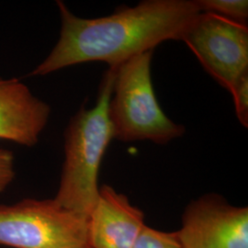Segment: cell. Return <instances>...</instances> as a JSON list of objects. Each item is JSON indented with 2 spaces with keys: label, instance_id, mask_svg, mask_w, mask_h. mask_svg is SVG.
<instances>
[{
  "label": "cell",
  "instance_id": "1",
  "mask_svg": "<svg viewBox=\"0 0 248 248\" xmlns=\"http://www.w3.org/2000/svg\"><path fill=\"white\" fill-rule=\"evenodd\" d=\"M56 3L61 18L59 39L31 77L85 62L119 66L164 42L180 41L201 12L196 0H145L133 8H119L107 17L85 18L73 14L62 1Z\"/></svg>",
  "mask_w": 248,
  "mask_h": 248
},
{
  "label": "cell",
  "instance_id": "2",
  "mask_svg": "<svg viewBox=\"0 0 248 248\" xmlns=\"http://www.w3.org/2000/svg\"><path fill=\"white\" fill-rule=\"evenodd\" d=\"M116 67H109L104 74L95 106L81 108L64 132V161L53 200L62 208L88 219L98 202L100 164L113 139L108 104Z\"/></svg>",
  "mask_w": 248,
  "mask_h": 248
},
{
  "label": "cell",
  "instance_id": "3",
  "mask_svg": "<svg viewBox=\"0 0 248 248\" xmlns=\"http://www.w3.org/2000/svg\"><path fill=\"white\" fill-rule=\"evenodd\" d=\"M153 54L154 50L140 53L116 67L108 118L118 141L167 144L186 133L158 103L151 76Z\"/></svg>",
  "mask_w": 248,
  "mask_h": 248
},
{
  "label": "cell",
  "instance_id": "4",
  "mask_svg": "<svg viewBox=\"0 0 248 248\" xmlns=\"http://www.w3.org/2000/svg\"><path fill=\"white\" fill-rule=\"evenodd\" d=\"M0 246L12 248H89V219L53 199L0 205Z\"/></svg>",
  "mask_w": 248,
  "mask_h": 248
},
{
  "label": "cell",
  "instance_id": "5",
  "mask_svg": "<svg viewBox=\"0 0 248 248\" xmlns=\"http://www.w3.org/2000/svg\"><path fill=\"white\" fill-rule=\"evenodd\" d=\"M186 44L213 79L230 92L248 73V27L200 12L183 31Z\"/></svg>",
  "mask_w": 248,
  "mask_h": 248
},
{
  "label": "cell",
  "instance_id": "6",
  "mask_svg": "<svg viewBox=\"0 0 248 248\" xmlns=\"http://www.w3.org/2000/svg\"><path fill=\"white\" fill-rule=\"evenodd\" d=\"M183 248H248V210L222 196L207 194L191 202L176 232Z\"/></svg>",
  "mask_w": 248,
  "mask_h": 248
},
{
  "label": "cell",
  "instance_id": "7",
  "mask_svg": "<svg viewBox=\"0 0 248 248\" xmlns=\"http://www.w3.org/2000/svg\"><path fill=\"white\" fill-rule=\"evenodd\" d=\"M143 213L108 185L99 188L89 218L90 248H133L143 227Z\"/></svg>",
  "mask_w": 248,
  "mask_h": 248
},
{
  "label": "cell",
  "instance_id": "8",
  "mask_svg": "<svg viewBox=\"0 0 248 248\" xmlns=\"http://www.w3.org/2000/svg\"><path fill=\"white\" fill-rule=\"evenodd\" d=\"M51 107L17 78H0V140L34 146L49 122Z\"/></svg>",
  "mask_w": 248,
  "mask_h": 248
},
{
  "label": "cell",
  "instance_id": "9",
  "mask_svg": "<svg viewBox=\"0 0 248 248\" xmlns=\"http://www.w3.org/2000/svg\"><path fill=\"white\" fill-rule=\"evenodd\" d=\"M196 3L201 12L213 14L248 26L247 0H196Z\"/></svg>",
  "mask_w": 248,
  "mask_h": 248
},
{
  "label": "cell",
  "instance_id": "10",
  "mask_svg": "<svg viewBox=\"0 0 248 248\" xmlns=\"http://www.w3.org/2000/svg\"><path fill=\"white\" fill-rule=\"evenodd\" d=\"M133 248H183L177 232H166L144 226Z\"/></svg>",
  "mask_w": 248,
  "mask_h": 248
},
{
  "label": "cell",
  "instance_id": "11",
  "mask_svg": "<svg viewBox=\"0 0 248 248\" xmlns=\"http://www.w3.org/2000/svg\"><path fill=\"white\" fill-rule=\"evenodd\" d=\"M235 114L245 128L248 127V73L243 75L230 91Z\"/></svg>",
  "mask_w": 248,
  "mask_h": 248
},
{
  "label": "cell",
  "instance_id": "12",
  "mask_svg": "<svg viewBox=\"0 0 248 248\" xmlns=\"http://www.w3.org/2000/svg\"><path fill=\"white\" fill-rule=\"evenodd\" d=\"M15 176V157L13 153L7 149H0V193L10 186Z\"/></svg>",
  "mask_w": 248,
  "mask_h": 248
},
{
  "label": "cell",
  "instance_id": "13",
  "mask_svg": "<svg viewBox=\"0 0 248 248\" xmlns=\"http://www.w3.org/2000/svg\"></svg>",
  "mask_w": 248,
  "mask_h": 248
}]
</instances>
